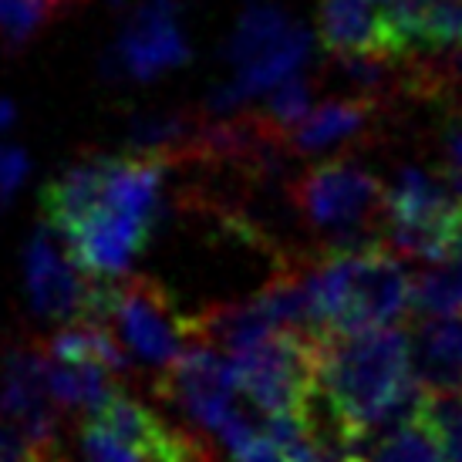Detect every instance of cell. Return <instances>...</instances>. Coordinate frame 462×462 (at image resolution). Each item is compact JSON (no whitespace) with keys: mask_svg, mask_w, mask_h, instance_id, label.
Instances as JSON below:
<instances>
[{"mask_svg":"<svg viewBox=\"0 0 462 462\" xmlns=\"http://www.w3.org/2000/svg\"><path fill=\"white\" fill-rule=\"evenodd\" d=\"M48 355V351H44ZM48 385L61 411H85L91 415L102 409L118 388L112 382V372L95 361H61L48 355Z\"/></svg>","mask_w":462,"mask_h":462,"instance_id":"obj_17","label":"cell"},{"mask_svg":"<svg viewBox=\"0 0 462 462\" xmlns=\"http://www.w3.org/2000/svg\"><path fill=\"white\" fill-rule=\"evenodd\" d=\"M321 44L334 58H347V54L402 58L382 0H324Z\"/></svg>","mask_w":462,"mask_h":462,"instance_id":"obj_12","label":"cell"},{"mask_svg":"<svg viewBox=\"0 0 462 462\" xmlns=\"http://www.w3.org/2000/svg\"><path fill=\"white\" fill-rule=\"evenodd\" d=\"M321 462H372V459H361V456H351V452L341 446V442H328L321 452Z\"/></svg>","mask_w":462,"mask_h":462,"instance_id":"obj_24","label":"cell"},{"mask_svg":"<svg viewBox=\"0 0 462 462\" xmlns=\"http://www.w3.org/2000/svg\"><path fill=\"white\" fill-rule=\"evenodd\" d=\"M314 331H365L398 324L411 308L409 273L385 240L321 250L304 267Z\"/></svg>","mask_w":462,"mask_h":462,"instance_id":"obj_2","label":"cell"},{"mask_svg":"<svg viewBox=\"0 0 462 462\" xmlns=\"http://www.w3.org/2000/svg\"><path fill=\"white\" fill-rule=\"evenodd\" d=\"M318 337L273 331L230 355L236 382L263 415H310L318 398Z\"/></svg>","mask_w":462,"mask_h":462,"instance_id":"obj_5","label":"cell"},{"mask_svg":"<svg viewBox=\"0 0 462 462\" xmlns=\"http://www.w3.org/2000/svg\"><path fill=\"white\" fill-rule=\"evenodd\" d=\"M105 180H108V159H81L75 166H68L44 189V219H48V226L58 230V236L75 230L105 196Z\"/></svg>","mask_w":462,"mask_h":462,"instance_id":"obj_14","label":"cell"},{"mask_svg":"<svg viewBox=\"0 0 462 462\" xmlns=\"http://www.w3.org/2000/svg\"><path fill=\"white\" fill-rule=\"evenodd\" d=\"M372 462H446L436 432L411 411L409 419L385 429L372 449Z\"/></svg>","mask_w":462,"mask_h":462,"instance_id":"obj_18","label":"cell"},{"mask_svg":"<svg viewBox=\"0 0 462 462\" xmlns=\"http://www.w3.org/2000/svg\"><path fill=\"white\" fill-rule=\"evenodd\" d=\"M44 459H48V452H41L11 419L0 415V462H44Z\"/></svg>","mask_w":462,"mask_h":462,"instance_id":"obj_22","label":"cell"},{"mask_svg":"<svg viewBox=\"0 0 462 462\" xmlns=\"http://www.w3.org/2000/svg\"><path fill=\"white\" fill-rule=\"evenodd\" d=\"M382 102L368 98V95H351V98H331V102L318 105L308 118L287 132V142L294 152H314V149H328L334 142L355 139L368 129L378 116Z\"/></svg>","mask_w":462,"mask_h":462,"instance_id":"obj_15","label":"cell"},{"mask_svg":"<svg viewBox=\"0 0 462 462\" xmlns=\"http://www.w3.org/2000/svg\"><path fill=\"white\" fill-rule=\"evenodd\" d=\"M270 116L273 125H281L283 132H291L294 125H300L310 112V85L304 78H283L277 88L270 91L267 98V108H263Z\"/></svg>","mask_w":462,"mask_h":462,"instance_id":"obj_20","label":"cell"},{"mask_svg":"<svg viewBox=\"0 0 462 462\" xmlns=\"http://www.w3.org/2000/svg\"><path fill=\"white\" fill-rule=\"evenodd\" d=\"M411 365L425 392H462V314L425 324L411 337Z\"/></svg>","mask_w":462,"mask_h":462,"instance_id":"obj_13","label":"cell"},{"mask_svg":"<svg viewBox=\"0 0 462 462\" xmlns=\"http://www.w3.org/2000/svg\"><path fill=\"white\" fill-rule=\"evenodd\" d=\"M14 125V105L7 98H0V129H11Z\"/></svg>","mask_w":462,"mask_h":462,"instance_id":"obj_25","label":"cell"},{"mask_svg":"<svg viewBox=\"0 0 462 462\" xmlns=\"http://www.w3.org/2000/svg\"><path fill=\"white\" fill-rule=\"evenodd\" d=\"M27 176V155L14 145H0V203H7Z\"/></svg>","mask_w":462,"mask_h":462,"instance_id":"obj_23","label":"cell"},{"mask_svg":"<svg viewBox=\"0 0 462 462\" xmlns=\"http://www.w3.org/2000/svg\"><path fill=\"white\" fill-rule=\"evenodd\" d=\"M449 172V182L452 189H456V196H462V169H446Z\"/></svg>","mask_w":462,"mask_h":462,"instance_id":"obj_26","label":"cell"},{"mask_svg":"<svg viewBox=\"0 0 462 462\" xmlns=\"http://www.w3.org/2000/svg\"><path fill=\"white\" fill-rule=\"evenodd\" d=\"M152 219L135 217V213L112 203L108 196H102L88 217L81 219L71 233H65L61 240H65L71 260L85 273H91V277H118L145 250L149 236H152Z\"/></svg>","mask_w":462,"mask_h":462,"instance_id":"obj_11","label":"cell"},{"mask_svg":"<svg viewBox=\"0 0 462 462\" xmlns=\"http://www.w3.org/2000/svg\"><path fill=\"white\" fill-rule=\"evenodd\" d=\"M236 368L230 355H223L209 345H189L172 368L155 374V395L180 405L193 422L209 429L213 436L233 449L246 436H254L260 425L236 405Z\"/></svg>","mask_w":462,"mask_h":462,"instance_id":"obj_6","label":"cell"},{"mask_svg":"<svg viewBox=\"0 0 462 462\" xmlns=\"http://www.w3.org/2000/svg\"><path fill=\"white\" fill-rule=\"evenodd\" d=\"M78 449H81V462H152L142 449H135L132 442L118 439L108 425H102L95 415H88L81 429H78Z\"/></svg>","mask_w":462,"mask_h":462,"instance_id":"obj_19","label":"cell"},{"mask_svg":"<svg viewBox=\"0 0 462 462\" xmlns=\"http://www.w3.org/2000/svg\"><path fill=\"white\" fill-rule=\"evenodd\" d=\"M300 31L304 27L294 24L277 4L254 0V4H246L240 21H236L226 58L236 68H246L254 65V61H260V58H270V54H277L281 48H287Z\"/></svg>","mask_w":462,"mask_h":462,"instance_id":"obj_16","label":"cell"},{"mask_svg":"<svg viewBox=\"0 0 462 462\" xmlns=\"http://www.w3.org/2000/svg\"><path fill=\"white\" fill-rule=\"evenodd\" d=\"M24 281H27L31 308L38 310L41 318L71 324L88 318L98 277L85 273L71 260L68 246L58 244V230L41 226L31 236V246H27Z\"/></svg>","mask_w":462,"mask_h":462,"instance_id":"obj_9","label":"cell"},{"mask_svg":"<svg viewBox=\"0 0 462 462\" xmlns=\"http://www.w3.org/2000/svg\"><path fill=\"white\" fill-rule=\"evenodd\" d=\"M388 189L368 169L334 159L304 169L291 182V203L308 230L318 233L321 250H347L385 240Z\"/></svg>","mask_w":462,"mask_h":462,"instance_id":"obj_3","label":"cell"},{"mask_svg":"<svg viewBox=\"0 0 462 462\" xmlns=\"http://www.w3.org/2000/svg\"><path fill=\"white\" fill-rule=\"evenodd\" d=\"M385 244L398 257L449 260L462 244V196H449L422 169L405 166L385 196Z\"/></svg>","mask_w":462,"mask_h":462,"instance_id":"obj_7","label":"cell"},{"mask_svg":"<svg viewBox=\"0 0 462 462\" xmlns=\"http://www.w3.org/2000/svg\"><path fill=\"white\" fill-rule=\"evenodd\" d=\"M88 321L108 324L132 358L162 374L189 351L193 318H182L166 287L145 273H132L122 283L98 277Z\"/></svg>","mask_w":462,"mask_h":462,"instance_id":"obj_4","label":"cell"},{"mask_svg":"<svg viewBox=\"0 0 462 462\" xmlns=\"http://www.w3.org/2000/svg\"><path fill=\"white\" fill-rule=\"evenodd\" d=\"M186 58L189 48L180 34V0H142L125 21L116 51L105 54L102 68L108 81H152L169 68H180Z\"/></svg>","mask_w":462,"mask_h":462,"instance_id":"obj_8","label":"cell"},{"mask_svg":"<svg viewBox=\"0 0 462 462\" xmlns=\"http://www.w3.org/2000/svg\"><path fill=\"white\" fill-rule=\"evenodd\" d=\"M0 415L11 419L41 452L58 449V415L48 385V355L44 347H11L0 365Z\"/></svg>","mask_w":462,"mask_h":462,"instance_id":"obj_10","label":"cell"},{"mask_svg":"<svg viewBox=\"0 0 462 462\" xmlns=\"http://www.w3.org/2000/svg\"><path fill=\"white\" fill-rule=\"evenodd\" d=\"M230 452H233V462H294L267 429H257L254 436H246L244 442L233 446Z\"/></svg>","mask_w":462,"mask_h":462,"instance_id":"obj_21","label":"cell"},{"mask_svg":"<svg viewBox=\"0 0 462 462\" xmlns=\"http://www.w3.org/2000/svg\"><path fill=\"white\" fill-rule=\"evenodd\" d=\"M318 395L341 446L409 419L425 395L411 365V334L398 324L321 334Z\"/></svg>","mask_w":462,"mask_h":462,"instance_id":"obj_1","label":"cell"}]
</instances>
